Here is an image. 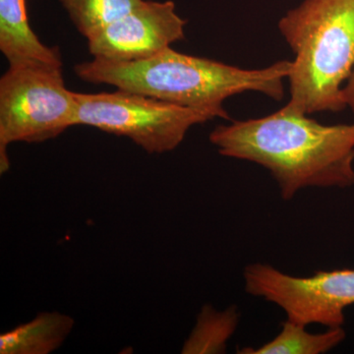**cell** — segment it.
<instances>
[{
	"label": "cell",
	"instance_id": "cell-7",
	"mask_svg": "<svg viewBox=\"0 0 354 354\" xmlns=\"http://www.w3.org/2000/svg\"><path fill=\"white\" fill-rule=\"evenodd\" d=\"M186 24L171 0H143L124 17L88 38V51L94 58L111 62L147 59L183 41Z\"/></svg>",
	"mask_w": 354,
	"mask_h": 354
},
{
	"label": "cell",
	"instance_id": "cell-1",
	"mask_svg": "<svg viewBox=\"0 0 354 354\" xmlns=\"http://www.w3.org/2000/svg\"><path fill=\"white\" fill-rule=\"evenodd\" d=\"M209 139L221 155L268 169L285 201L305 188L354 185V123L324 125L283 106L218 125Z\"/></svg>",
	"mask_w": 354,
	"mask_h": 354
},
{
	"label": "cell",
	"instance_id": "cell-13",
	"mask_svg": "<svg viewBox=\"0 0 354 354\" xmlns=\"http://www.w3.org/2000/svg\"><path fill=\"white\" fill-rule=\"evenodd\" d=\"M342 95H344L346 108L351 109L354 114V68L348 81L344 84Z\"/></svg>",
	"mask_w": 354,
	"mask_h": 354
},
{
	"label": "cell",
	"instance_id": "cell-10",
	"mask_svg": "<svg viewBox=\"0 0 354 354\" xmlns=\"http://www.w3.org/2000/svg\"><path fill=\"white\" fill-rule=\"evenodd\" d=\"M344 328H329L320 334H312L306 326L286 319L274 339L259 348H243L239 354H323L332 351L346 339Z\"/></svg>",
	"mask_w": 354,
	"mask_h": 354
},
{
	"label": "cell",
	"instance_id": "cell-3",
	"mask_svg": "<svg viewBox=\"0 0 354 354\" xmlns=\"http://www.w3.org/2000/svg\"><path fill=\"white\" fill-rule=\"evenodd\" d=\"M278 28L295 55L285 108L307 115L346 109L342 90L354 68V0H304Z\"/></svg>",
	"mask_w": 354,
	"mask_h": 354
},
{
	"label": "cell",
	"instance_id": "cell-6",
	"mask_svg": "<svg viewBox=\"0 0 354 354\" xmlns=\"http://www.w3.org/2000/svg\"><path fill=\"white\" fill-rule=\"evenodd\" d=\"M248 295L261 297L285 311L300 325L342 327L344 310L354 304V269L318 271L299 278L263 263L247 265L243 272Z\"/></svg>",
	"mask_w": 354,
	"mask_h": 354
},
{
	"label": "cell",
	"instance_id": "cell-5",
	"mask_svg": "<svg viewBox=\"0 0 354 354\" xmlns=\"http://www.w3.org/2000/svg\"><path fill=\"white\" fill-rule=\"evenodd\" d=\"M75 95V125L127 137L149 153L171 152L191 127L221 118L216 111L177 106L123 90Z\"/></svg>",
	"mask_w": 354,
	"mask_h": 354
},
{
	"label": "cell",
	"instance_id": "cell-2",
	"mask_svg": "<svg viewBox=\"0 0 354 354\" xmlns=\"http://www.w3.org/2000/svg\"><path fill=\"white\" fill-rule=\"evenodd\" d=\"M290 68V60H279L265 68L242 69L169 48L137 62L94 58L76 64L74 72L85 82L106 84L186 108L208 109L228 120L223 104L235 95L255 92L281 101Z\"/></svg>",
	"mask_w": 354,
	"mask_h": 354
},
{
	"label": "cell",
	"instance_id": "cell-4",
	"mask_svg": "<svg viewBox=\"0 0 354 354\" xmlns=\"http://www.w3.org/2000/svg\"><path fill=\"white\" fill-rule=\"evenodd\" d=\"M76 93L62 68L9 67L0 79V171L9 169L7 147L41 143L75 125Z\"/></svg>",
	"mask_w": 354,
	"mask_h": 354
},
{
	"label": "cell",
	"instance_id": "cell-11",
	"mask_svg": "<svg viewBox=\"0 0 354 354\" xmlns=\"http://www.w3.org/2000/svg\"><path fill=\"white\" fill-rule=\"evenodd\" d=\"M239 322L236 306L225 311H216L211 305H205L198 316L196 326L184 344V354L223 353L228 339Z\"/></svg>",
	"mask_w": 354,
	"mask_h": 354
},
{
	"label": "cell",
	"instance_id": "cell-12",
	"mask_svg": "<svg viewBox=\"0 0 354 354\" xmlns=\"http://www.w3.org/2000/svg\"><path fill=\"white\" fill-rule=\"evenodd\" d=\"M86 39L124 17L143 0H58Z\"/></svg>",
	"mask_w": 354,
	"mask_h": 354
},
{
	"label": "cell",
	"instance_id": "cell-9",
	"mask_svg": "<svg viewBox=\"0 0 354 354\" xmlns=\"http://www.w3.org/2000/svg\"><path fill=\"white\" fill-rule=\"evenodd\" d=\"M75 320L60 312H43L0 335L1 354H48L62 346Z\"/></svg>",
	"mask_w": 354,
	"mask_h": 354
},
{
	"label": "cell",
	"instance_id": "cell-8",
	"mask_svg": "<svg viewBox=\"0 0 354 354\" xmlns=\"http://www.w3.org/2000/svg\"><path fill=\"white\" fill-rule=\"evenodd\" d=\"M0 50L9 67L64 65L59 50L44 46L32 31L26 0H0Z\"/></svg>",
	"mask_w": 354,
	"mask_h": 354
}]
</instances>
